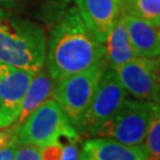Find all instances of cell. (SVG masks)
Listing matches in <instances>:
<instances>
[{
  "instance_id": "6da1fadb",
  "label": "cell",
  "mask_w": 160,
  "mask_h": 160,
  "mask_svg": "<svg viewBox=\"0 0 160 160\" xmlns=\"http://www.w3.org/2000/svg\"><path fill=\"white\" fill-rule=\"evenodd\" d=\"M104 55V44L87 28L77 8L69 7L51 29L45 67L56 83L103 61Z\"/></svg>"
},
{
  "instance_id": "7a4b0ae2",
  "label": "cell",
  "mask_w": 160,
  "mask_h": 160,
  "mask_svg": "<svg viewBox=\"0 0 160 160\" xmlns=\"http://www.w3.org/2000/svg\"><path fill=\"white\" fill-rule=\"evenodd\" d=\"M48 37L39 23L0 6V62L37 74L45 67Z\"/></svg>"
},
{
  "instance_id": "3957f363",
  "label": "cell",
  "mask_w": 160,
  "mask_h": 160,
  "mask_svg": "<svg viewBox=\"0 0 160 160\" xmlns=\"http://www.w3.org/2000/svg\"><path fill=\"white\" fill-rule=\"evenodd\" d=\"M77 132L55 98L50 97L18 127L17 142L38 147L80 141Z\"/></svg>"
},
{
  "instance_id": "277c9868",
  "label": "cell",
  "mask_w": 160,
  "mask_h": 160,
  "mask_svg": "<svg viewBox=\"0 0 160 160\" xmlns=\"http://www.w3.org/2000/svg\"><path fill=\"white\" fill-rule=\"evenodd\" d=\"M106 67V59H103L87 70L70 75L55 83L52 98L57 101L71 125L80 134L84 114Z\"/></svg>"
},
{
  "instance_id": "5b68a950",
  "label": "cell",
  "mask_w": 160,
  "mask_h": 160,
  "mask_svg": "<svg viewBox=\"0 0 160 160\" xmlns=\"http://www.w3.org/2000/svg\"><path fill=\"white\" fill-rule=\"evenodd\" d=\"M158 102L128 98L98 129L96 137L108 138L129 146L143 142Z\"/></svg>"
},
{
  "instance_id": "8992f818",
  "label": "cell",
  "mask_w": 160,
  "mask_h": 160,
  "mask_svg": "<svg viewBox=\"0 0 160 160\" xmlns=\"http://www.w3.org/2000/svg\"><path fill=\"white\" fill-rule=\"evenodd\" d=\"M127 97L128 92L121 84L116 72L107 65L84 114L81 135L96 137L98 129L120 108Z\"/></svg>"
},
{
  "instance_id": "52a82bcc",
  "label": "cell",
  "mask_w": 160,
  "mask_h": 160,
  "mask_svg": "<svg viewBox=\"0 0 160 160\" xmlns=\"http://www.w3.org/2000/svg\"><path fill=\"white\" fill-rule=\"evenodd\" d=\"M112 69L128 95L160 103V58L135 57Z\"/></svg>"
},
{
  "instance_id": "ba28073f",
  "label": "cell",
  "mask_w": 160,
  "mask_h": 160,
  "mask_svg": "<svg viewBox=\"0 0 160 160\" xmlns=\"http://www.w3.org/2000/svg\"><path fill=\"white\" fill-rule=\"evenodd\" d=\"M33 75L0 62V128L16 122Z\"/></svg>"
},
{
  "instance_id": "9c48e42d",
  "label": "cell",
  "mask_w": 160,
  "mask_h": 160,
  "mask_svg": "<svg viewBox=\"0 0 160 160\" xmlns=\"http://www.w3.org/2000/svg\"><path fill=\"white\" fill-rule=\"evenodd\" d=\"M75 2L87 28L104 44L121 12L120 0H75Z\"/></svg>"
},
{
  "instance_id": "30bf717a",
  "label": "cell",
  "mask_w": 160,
  "mask_h": 160,
  "mask_svg": "<svg viewBox=\"0 0 160 160\" xmlns=\"http://www.w3.org/2000/svg\"><path fill=\"white\" fill-rule=\"evenodd\" d=\"M81 155L86 160H147L142 146H129L116 140L92 137L81 145Z\"/></svg>"
},
{
  "instance_id": "8fae6325",
  "label": "cell",
  "mask_w": 160,
  "mask_h": 160,
  "mask_svg": "<svg viewBox=\"0 0 160 160\" xmlns=\"http://www.w3.org/2000/svg\"><path fill=\"white\" fill-rule=\"evenodd\" d=\"M123 19L131 45L138 57L160 58V26L126 13Z\"/></svg>"
},
{
  "instance_id": "7c38bea8",
  "label": "cell",
  "mask_w": 160,
  "mask_h": 160,
  "mask_svg": "<svg viewBox=\"0 0 160 160\" xmlns=\"http://www.w3.org/2000/svg\"><path fill=\"white\" fill-rule=\"evenodd\" d=\"M104 49H106L104 59L109 68L118 67L138 57L128 38L122 11L120 12L119 17L116 18L115 23L113 24L108 38L104 43Z\"/></svg>"
},
{
  "instance_id": "4fadbf2b",
  "label": "cell",
  "mask_w": 160,
  "mask_h": 160,
  "mask_svg": "<svg viewBox=\"0 0 160 160\" xmlns=\"http://www.w3.org/2000/svg\"><path fill=\"white\" fill-rule=\"evenodd\" d=\"M53 88H55V82L51 78L46 67H44L37 74H34L24 96L20 113L13 126L18 128L34 109H37L42 103H44L46 100L52 97Z\"/></svg>"
},
{
  "instance_id": "5bb4252c",
  "label": "cell",
  "mask_w": 160,
  "mask_h": 160,
  "mask_svg": "<svg viewBox=\"0 0 160 160\" xmlns=\"http://www.w3.org/2000/svg\"><path fill=\"white\" fill-rule=\"evenodd\" d=\"M70 0H0V6L28 17L34 16L39 20L58 17Z\"/></svg>"
},
{
  "instance_id": "9a60e30c",
  "label": "cell",
  "mask_w": 160,
  "mask_h": 160,
  "mask_svg": "<svg viewBox=\"0 0 160 160\" xmlns=\"http://www.w3.org/2000/svg\"><path fill=\"white\" fill-rule=\"evenodd\" d=\"M121 11L160 26V0H120Z\"/></svg>"
},
{
  "instance_id": "2e32d148",
  "label": "cell",
  "mask_w": 160,
  "mask_h": 160,
  "mask_svg": "<svg viewBox=\"0 0 160 160\" xmlns=\"http://www.w3.org/2000/svg\"><path fill=\"white\" fill-rule=\"evenodd\" d=\"M141 146L147 160H160V103L155 108Z\"/></svg>"
},
{
  "instance_id": "e0dca14e",
  "label": "cell",
  "mask_w": 160,
  "mask_h": 160,
  "mask_svg": "<svg viewBox=\"0 0 160 160\" xmlns=\"http://www.w3.org/2000/svg\"><path fill=\"white\" fill-rule=\"evenodd\" d=\"M13 160H43L40 147L34 145L17 142Z\"/></svg>"
},
{
  "instance_id": "ac0fdd59",
  "label": "cell",
  "mask_w": 160,
  "mask_h": 160,
  "mask_svg": "<svg viewBox=\"0 0 160 160\" xmlns=\"http://www.w3.org/2000/svg\"><path fill=\"white\" fill-rule=\"evenodd\" d=\"M80 141H71L63 143L61 160H81Z\"/></svg>"
},
{
  "instance_id": "d6986e66",
  "label": "cell",
  "mask_w": 160,
  "mask_h": 160,
  "mask_svg": "<svg viewBox=\"0 0 160 160\" xmlns=\"http://www.w3.org/2000/svg\"><path fill=\"white\" fill-rule=\"evenodd\" d=\"M18 128L13 125L5 128H0V148L17 143Z\"/></svg>"
},
{
  "instance_id": "ffe728a7",
  "label": "cell",
  "mask_w": 160,
  "mask_h": 160,
  "mask_svg": "<svg viewBox=\"0 0 160 160\" xmlns=\"http://www.w3.org/2000/svg\"><path fill=\"white\" fill-rule=\"evenodd\" d=\"M62 147H63V143H57V145H50V146L40 147L42 159L61 160V158H62Z\"/></svg>"
},
{
  "instance_id": "44dd1931",
  "label": "cell",
  "mask_w": 160,
  "mask_h": 160,
  "mask_svg": "<svg viewBox=\"0 0 160 160\" xmlns=\"http://www.w3.org/2000/svg\"><path fill=\"white\" fill-rule=\"evenodd\" d=\"M16 145H17V143L0 148V160H13L14 159Z\"/></svg>"
},
{
  "instance_id": "7402d4cb",
  "label": "cell",
  "mask_w": 160,
  "mask_h": 160,
  "mask_svg": "<svg viewBox=\"0 0 160 160\" xmlns=\"http://www.w3.org/2000/svg\"><path fill=\"white\" fill-rule=\"evenodd\" d=\"M81 160H86V159H84V158H83V157H82V155H81Z\"/></svg>"
}]
</instances>
